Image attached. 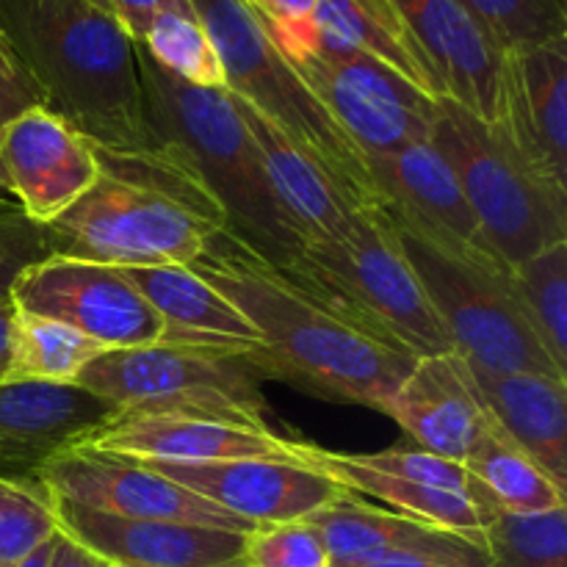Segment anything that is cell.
I'll return each instance as SVG.
<instances>
[{"label":"cell","mask_w":567,"mask_h":567,"mask_svg":"<svg viewBox=\"0 0 567 567\" xmlns=\"http://www.w3.org/2000/svg\"><path fill=\"white\" fill-rule=\"evenodd\" d=\"M410 37L430 61L443 97L485 122L502 103L504 50L457 0H393Z\"/></svg>","instance_id":"ffe728a7"},{"label":"cell","mask_w":567,"mask_h":567,"mask_svg":"<svg viewBox=\"0 0 567 567\" xmlns=\"http://www.w3.org/2000/svg\"><path fill=\"white\" fill-rule=\"evenodd\" d=\"M308 520L324 537L332 567L382 563V559H430V563L491 567V551L482 543L393 509L371 507L354 493L319 509Z\"/></svg>","instance_id":"603a6c76"},{"label":"cell","mask_w":567,"mask_h":567,"mask_svg":"<svg viewBox=\"0 0 567 567\" xmlns=\"http://www.w3.org/2000/svg\"><path fill=\"white\" fill-rule=\"evenodd\" d=\"M336 567H465V565L430 563V559H382V563H365V565H336Z\"/></svg>","instance_id":"b9f144b4"},{"label":"cell","mask_w":567,"mask_h":567,"mask_svg":"<svg viewBox=\"0 0 567 567\" xmlns=\"http://www.w3.org/2000/svg\"><path fill=\"white\" fill-rule=\"evenodd\" d=\"M244 567H332L324 537L310 520L258 526L247 535Z\"/></svg>","instance_id":"e575fe53"},{"label":"cell","mask_w":567,"mask_h":567,"mask_svg":"<svg viewBox=\"0 0 567 567\" xmlns=\"http://www.w3.org/2000/svg\"><path fill=\"white\" fill-rule=\"evenodd\" d=\"M264 22L266 33L282 55L297 59L319 37L316 31V3L319 0H244Z\"/></svg>","instance_id":"8d00e7d4"},{"label":"cell","mask_w":567,"mask_h":567,"mask_svg":"<svg viewBox=\"0 0 567 567\" xmlns=\"http://www.w3.org/2000/svg\"><path fill=\"white\" fill-rule=\"evenodd\" d=\"M188 269L247 316L260 338L247 358L264 377L385 413L413 369L415 360L365 336L230 230L216 233Z\"/></svg>","instance_id":"6da1fadb"},{"label":"cell","mask_w":567,"mask_h":567,"mask_svg":"<svg viewBox=\"0 0 567 567\" xmlns=\"http://www.w3.org/2000/svg\"><path fill=\"white\" fill-rule=\"evenodd\" d=\"M0 172L22 214L50 225L97 181V150L39 105L0 127Z\"/></svg>","instance_id":"2e32d148"},{"label":"cell","mask_w":567,"mask_h":567,"mask_svg":"<svg viewBox=\"0 0 567 567\" xmlns=\"http://www.w3.org/2000/svg\"><path fill=\"white\" fill-rule=\"evenodd\" d=\"M103 352L109 349L70 324L17 310L9 382L75 385L81 371Z\"/></svg>","instance_id":"f1b7e54d"},{"label":"cell","mask_w":567,"mask_h":567,"mask_svg":"<svg viewBox=\"0 0 567 567\" xmlns=\"http://www.w3.org/2000/svg\"><path fill=\"white\" fill-rule=\"evenodd\" d=\"M230 567H244V565H241V563H236V565H230Z\"/></svg>","instance_id":"bcb514c9"},{"label":"cell","mask_w":567,"mask_h":567,"mask_svg":"<svg viewBox=\"0 0 567 567\" xmlns=\"http://www.w3.org/2000/svg\"><path fill=\"white\" fill-rule=\"evenodd\" d=\"M59 535L55 504L39 482L0 476V567H17Z\"/></svg>","instance_id":"836d02e7"},{"label":"cell","mask_w":567,"mask_h":567,"mask_svg":"<svg viewBox=\"0 0 567 567\" xmlns=\"http://www.w3.org/2000/svg\"><path fill=\"white\" fill-rule=\"evenodd\" d=\"M120 410L81 385H0V476L39 482V471L70 449L92 443Z\"/></svg>","instance_id":"e0dca14e"},{"label":"cell","mask_w":567,"mask_h":567,"mask_svg":"<svg viewBox=\"0 0 567 567\" xmlns=\"http://www.w3.org/2000/svg\"><path fill=\"white\" fill-rule=\"evenodd\" d=\"M14 321L17 308L14 302H0V385L9 382L11 371V341H14Z\"/></svg>","instance_id":"60d3db41"},{"label":"cell","mask_w":567,"mask_h":567,"mask_svg":"<svg viewBox=\"0 0 567 567\" xmlns=\"http://www.w3.org/2000/svg\"><path fill=\"white\" fill-rule=\"evenodd\" d=\"M166 327V343L255 352L260 338L247 316L188 266H120Z\"/></svg>","instance_id":"484cf974"},{"label":"cell","mask_w":567,"mask_h":567,"mask_svg":"<svg viewBox=\"0 0 567 567\" xmlns=\"http://www.w3.org/2000/svg\"><path fill=\"white\" fill-rule=\"evenodd\" d=\"M491 125L543 181L567 192V39L504 53Z\"/></svg>","instance_id":"ac0fdd59"},{"label":"cell","mask_w":567,"mask_h":567,"mask_svg":"<svg viewBox=\"0 0 567 567\" xmlns=\"http://www.w3.org/2000/svg\"><path fill=\"white\" fill-rule=\"evenodd\" d=\"M186 491L208 498L252 526L308 520L319 509L352 496L347 487L293 457H244L219 463H144Z\"/></svg>","instance_id":"9a60e30c"},{"label":"cell","mask_w":567,"mask_h":567,"mask_svg":"<svg viewBox=\"0 0 567 567\" xmlns=\"http://www.w3.org/2000/svg\"><path fill=\"white\" fill-rule=\"evenodd\" d=\"M144 120L155 142L188 161L216 203L233 236L277 269H286L305 238L277 205L247 125L227 89H197L161 70L136 44Z\"/></svg>","instance_id":"277c9868"},{"label":"cell","mask_w":567,"mask_h":567,"mask_svg":"<svg viewBox=\"0 0 567 567\" xmlns=\"http://www.w3.org/2000/svg\"><path fill=\"white\" fill-rule=\"evenodd\" d=\"M260 374L236 349L197 343L111 349L81 371L75 385L125 413H186L266 424Z\"/></svg>","instance_id":"ba28073f"},{"label":"cell","mask_w":567,"mask_h":567,"mask_svg":"<svg viewBox=\"0 0 567 567\" xmlns=\"http://www.w3.org/2000/svg\"><path fill=\"white\" fill-rule=\"evenodd\" d=\"M476 391L498 430L557 485H567V380L535 371L496 374L471 365Z\"/></svg>","instance_id":"d4e9b609"},{"label":"cell","mask_w":567,"mask_h":567,"mask_svg":"<svg viewBox=\"0 0 567 567\" xmlns=\"http://www.w3.org/2000/svg\"><path fill=\"white\" fill-rule=\"evenodd\" d=\"M385 413L415 446L457 465L471 457L493 421L476 391L471 365L457 352L415 360Z\"/></svg>","instance_id":"44dd1931"},{"label":"cell","mask_w":567,"mask_h":567,"mask_svg":"<svg viewBox=\"0 0 567 567\" xmlns=\"http://www.w3.org/2000/svg\"><path fill=\"white\" fill-rule=\"evenodd\" d=\"M233 94V92H230ZM238 114L247 125L249 138L258 153L260 169L275 194L277 205L288 216L299 236L308 241H321L341 230L352 216V205L341 197L324 172L255 105L233 94Z\"/></svg>","instance_id":"cb8c5ba5"},{"label":"cell","mask_w":567,"mask_h":567,"mask_svg":"<svg viewBox=\"0 0 567 567\" xmlns=\"http://www.w3.org/2000/svg\"><path fill=\"white\" fill-rule=\"evenodd\" d=\"M286 443L293 460L330 476L354 496L363 493L388 504L393 513L457 532L487 546L485 502L474 491L463 465L435 457L419 446L352 454L330 452L308 441Z\"/></svg>","instance_id":"8fae6325"},{"label":"cell","mask_w":567,"mask_h":567,"mask_svg":"<svg viewBox=\"0 0 567 567\" xmlns=\"http://www.w3.org/2000/svg\"><path fill=\"white\" fill-rule=\"evenodd\" d=\"M280 271L404 358L454 352L391 219L380 208H354L336 236L302 244Z\"/></svg>","instance_id":"5b68a950"},{"label":"cell","mask_w":567,"mask_h":567,"mask_svg":"<svg viewBox=\"0 0 567 567\" xmlns=\"http://www.w3.org/2000/svg\"><path fill=\"white\" fill-rule=\"evenodd\" d=\"M39 485L53 502L78 504L120 518L175 520L241 535L258 529L138 460L100 452L86 443L50 460L39 471Z\"/></svg>","instance_id":"4fadbf2b"},{"label":"cell","mask_w":567,"mask_h":567,"mask_svg":"<svg viewBox=\"0 0 567 567\" xmlns=\"http://www.w3.org/2000/svg\"><path fill=\"white\" fill-rule=\"evenodd\" d=\"M498 50L567 39V0H457Z\"/></svg>","instance_id":"d6a6232c"},{"label":"cell","mask_w":567,"mask_h":567,"mask_svg":"<svg viewBox=\"0 0 567 567\" xmlns=\"http://www.w3.org/2000/svg\"><path fill=\"white\" fill-rule=\"evenodd\" d=\"M225 70V89L269 116L352 208H380L369 164L244 0H188Z\"/></svg>","instance_id":"8992f818"},{"label":"cell","mask_w":567,"mask_h":567,"mask_svg":"<svg viewBox=\"0 0 567 567\" xmlns=\"http://www.w3.org/2000/svg\"><path fill=\"white\" fill-rule=\"evenodd\" d=\"M432 142L452 164L482 238L507 269L567 241V192L543 181L496 125L441 97Z\"/></svg>","instance_id":"52a82bcc"},{"label":"cell","mask_w":567,"mask_h":567,"mask_svg":"<svg viewBox=\"0 0 567 567\" xmlns=\"http://www.w3.org/2000/svg\"><path fill=\"white\" fill-rule=\"evenodd\" d=\"M55 504L59 532L109 567H230L241 563L247 535L97 513L78 504Z\"/></svg>","instance_id":"d6986e66"},{"label":"cell","mask_w":567,"mask_h":567,"mask_svg":"<svg viewBox=\"0 0 567 567\" xmlns=\"http://www.w3.org/2000/svg\"><path fill=\"white\" fill-rule=\"evenodd\" d=\"M44 105L42 89L37 86L28 66L22 64L20 53L0 31V127L9 125L25 111Z\"/></svg>","instance_id":"74e56055"},{"label":"cell","mask_w":567,"mask_h":567,"mask_svg":"<svg viewBox=\"0 0 567 567\" xmlns=\"http://www.w3.org/2000/svg\"><path fill=\"white\" fill-rule=\"evenodd\" d=\"M0 203H14V199H11V194H9V186H6V181H3V172H0Z\"/></svg>","instance_id":"ee69618b"},{"label":"cell","mask_w":567,"mask_h":567,"mask_svg":"<svg viewBox=\"0 0 567 567\" xmlns=\"http://www.w3.org/2000/svg\"><path fill=\"white\" fill-rule=\"evenodd\" d=\"M92 3L103 6V9H109V11H111V0H92ZM111 14H114V11H111Z\"/></svg>","instance_id":"f6af8a7d"},{"label":"cell","mask_w":567,"mask_h":567,"mask_svg":"<svg viewBox=\"0 0 567 567\" xmlns=\"http://www.w3.org/2000/svg\"><path fill=\"white\" fill-rule=\"evenodd\" d=\"M136 44L177 81L197 89H225L221 61L194 9L158 11Z\"/></svg>","instance_id":"4dcf8cb0"},{"label":"cell","mask_w":567,"mask_h":567,"mask_svg":"<svg viewBox=\"0 0 567 567\" xmlns=\"http://www.w3.org/2000/svg\"><path fill=\"white\" fill-rule=\"evenodd\" d=\"M0 31L42 89L44 109L100 150H153L136 42L92 0H0Z\"/></svg>","instance_id":"3957f363"},{"label":"cell","mask_w":567,"mask_h":567,"mask_svg":"<svg viewBox=\"0 0 567 567\" xmlns=\"http://www.w3.org/2000/svg\"><path fill=\"white\" fill-rule=\"evenodd\" d=\"M164 9H192L188 0H111V11L122 22L133 42H142L150 22Z\"/></svg>","instance_id":"f35d334b"},{"label":"cell","mask_w":567,"mask_h":567,"mask_svg":"<svg viewBox=\"0 0 567 567\" xmlns=\"http://www.w3.org/2000/svg\"><path fill=\"white\" fill-rule=\"evenodd\" d=\"M288 64L347 133L365 164L432 138L441 97L426 94L382 61L316 37Z\"/></svg>","instance_id":"30bf717a"},{"label":"cell","mask_w":567,"mask_h":567,"mask_svg":"<svg viewBox=\"0 0 567 567\" xmlns=\"http://www.w3.org/2000/svg\"><path fill=\"white\" fill-rule=\"evenodd\" d=\"M55 255V238L48 225L28 219L14 203H0V302H9L17 280L31 266Z\"/></svg>","instance_id":"d590c367"},{"label":"cell","mask_w":567,"mask_h":567,"mask_svg":"<svg viewBox=\"0 0 567 567\" xmlns=\"http://www.w3.org/2000/svg\"><path fill=\"white\" fill-rule=\"evenodd\" d=\"M313 22L319 37L360 50L432 97H443L430 61L410 37L393 0H319Z\"/></svg>","instance_id":"4316f807"},{"label":"cell","mask_w":567,"mask_h":567,"mask_svg":"<svg viewBox=\"0 0 567 567\" xmlns=\"http://www.w3.org/2000/svg\"><path fill=\"white\" fill-rule=\"evenodd\" d=\"M513 282L548 358L567 374V241L515 266Z\"/></svg>","instance_id":"f546056e"},{"label":"cell","mask_w":567,"mask_h":567,"mask_svg":"<svg viewBox=\"0 0 567 567\" xmlns=\"http://www.w3.org/2000/svg\"><path fill=\"white\" fill-rule=\"evenodd\" d=\"M463 468L474 491L498 513L537 515L565 507V487L509 441L496 421H491Z\"/></svg>","instance_id":"83f0119b"},{"label":"cell","mask_w":567,"mask_h":567,"mask_svg":"<svg viewBox=\"0 0 567 567\" xmlns=\"http://www.w3.org/2000/svg\"><path fill=\"white\" fill-rule=\"evenodd\" d=\"M97 150V181L50 221L55 255L111 266H192L227 214L177 150Z\"/></svg>","instance_id":"7a4b0ae2"},{"label":"cell","mask_w":567,"mask_h":567,"mask_svg":"<svg viewBox=\"0 0 567 567\" xmlns=\"http://www.w3.org/2000/svg\"><path fill=\"white\" fill-rule=\"evenodd\" d=\"M369 172L380 210L393 225L443 252L502 264L482 238L452 164L432 138L371 158Z\"/></svg>","instance_id":"5bb4252c"},{"label":"cell","mask_w":567,"mask_h":567,"mask_svg":"<svg viewBox=\"0 0 567 567\" xmlns=\"http://www.w3.org/2000/svg\"><path fill=\"white\" fill-rule=\"evenodd\" d=\"M485 540L491 567H567V507L507 515L485 502Z\"/></svg>","instance_id":"1f68e13d"},{"label":"cell","mask_w":567,"mask_h":567,"mask_svg":"<svg viewBox=\"0 0 567 567\" xmlns=\"http://www.w3.org/2000/svg\"><path fill=\"white\" fill-rule=\"evenodd\" d=\"M50 567H109L105 563H100L94 554H89L86 548L78 546L75 540H70L66 535L55 537L53 546V559H50Z\"/></svg>","instance_id":"ab89813d"},{"label":"cell","mask_w":567,"mask_h":567,"mask_svg":"<svg viewBox=\"0 0 567 567\" xmlns=\"http://www.w3.org/2000/svg\"><path fill=\"white\" fill-rule=\"evenodd\" d=\"M393 225V221H391ZM454 352L482 371H535L567 380L554 365L513 282V269L491 260L460 258L393 225Z\"/></svg>","instance_id":"9c48e42d"},{"label":"cell","mask_w":567,"mask_h":567,"mask_svg":"<svg viewBox=\"0 0 567 567\" xmlns=\"http://www.w3.org/2000/svg\"><path fill=\"white\" fill-rule=\"evenodd\" d=\"M86 446L138 463L199 465L244 457H291L269 426L186 413H125Z\"/></svg>","instance_id":"7402d4cb"},{"label":"cell","mask_w":567,"mask_h":567,"mask_svg":"<svg viewBox=\"0 0 567 567\" xmlns=\"http://www.w3.org/2000/svg\"><path fill=\"white\" fill-rule=\"evenodd\" d=\"M55 537H59V535H55ZM55 537H53V540H48V543H44V546H39L37 551L31 554V557H25V559H22V563L17 565V567H50V559H53V546H55Z\"/></svg>","instance_id":"7bdbcfd3"},{"label":"cell","mask_w":567,"mask_h":567,"mask_svg":"<svg viewBox=\"0 0 567 567\" xmlns=\"http://www.w3.org/2000/svg\"><path fill=\"white\" fill-rule=\"evenodd\" d=\"M11 302L70 324L109 352L166 343L164 321L120 266L53 255L17 280Z\"/></svg>","instance_id":"7c38bea8"}]
</instances>
